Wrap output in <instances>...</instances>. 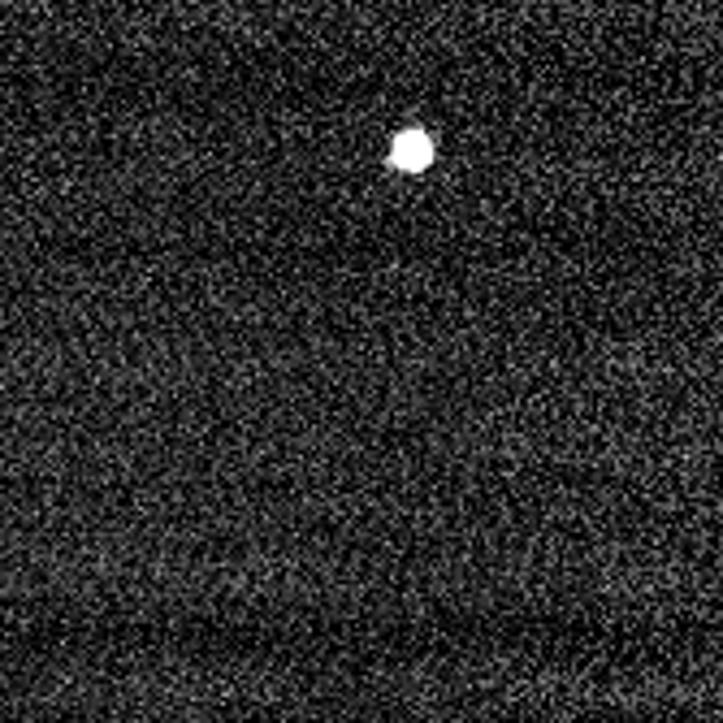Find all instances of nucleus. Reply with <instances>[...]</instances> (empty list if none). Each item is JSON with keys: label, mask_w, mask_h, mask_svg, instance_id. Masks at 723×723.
Returning <instances> with one entry per match:
<instances>
[{"label": "nucleus", "mask_w": 723, "mask_h": 723, "mask_svg": "<svg viewBox=\"0 0 723 723\" xmlns=\"http://www.w3.org/2000/svg\"><path fill=\"white\" fill-rule=\"evenodd\" d=\"M429 156H433L429 139H425V135H416V130H407V135H399V139H394V148H390V161L399 165V169H425V165H429Z\"/></svg>", "instance_id": "nucleus-1"}]
</instances>
